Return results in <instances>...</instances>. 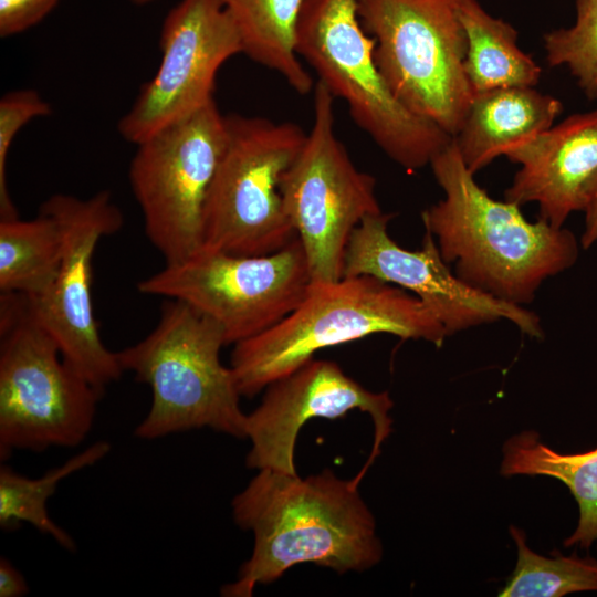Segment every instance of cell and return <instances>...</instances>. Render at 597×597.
Returning a JSON list of instances; mask_svg holds the SVG:
<instances>
[{
	"instance_id": "obj_16",
	"label": "cell",
	"mask_w": 597,
	"mask_h": 597,
	"mask_svg": "<svg viewBox=\"0 0 597 597\" xmlns=\"http://www.w3.org/2000/svg\"><path fill=\"white\" fill-rule=\"evenodd\" d=\"M521 165L504 198L535 202L540 218L562 228L585 211L597 189V109L576 113L505 155Z\"/></svg>"
},
{
	"instance_id": "obj_27",
	"label": "cell",
	"mask_w": 597,
	"mask_h": 597,
	"mask_svg": "<svg viewBox=\"0 0 597 597\" xmlns=\"http://www.w3.org/2000/svg\"><path fill=\"white\" fill-rule=\"evenodd\" d=\"M29 591L22 574L6 557L0 558V597H21Z\"/></svg>"
},
{
	"instance_id": "obj_10",
	"label": "cell",
	"mask_w": 597,
	"mask_h": 597,
	"mask_svg": "<svg viewBox=\"0 0 597 597\" xmlns=\"http://www.w3.org/2000/svg\"><path fill=\"white\" fill-rule=\"evenodd\" d=\"M313 124L280 181L283 207L305 251L312 283L344 276L347 245L364 218L380 213L376 180L352 161L335 133L334 100L314 85Z\"/></svg>"
},
{
	"instance_id": "obj_29",
	"label": "cell",
	"mask_w": 597,
	"mask_h": 597,
	"mask_svg": "<svg viewBox=\"0 0 597 597\" xmlns=\"http://www.w3.org/2000/svg\"><path fill=\"white\" fill-rule=\"evenodd\" d=\"M132 3L136 4V6H144V4H147L154 0H129Z\"/></svg>"
},
{
	"instance_id": "obj_19",
	"label": "cell",
	"mask_w": 597,
	"mask_h": 597,
	"mask_svg": "<svg viewBox=\"0 0 597 597\" xmlns=\"http://www.w3.org/2000/svg\"><path fill=\"white\" fill-rule=\"evenodd\" d=\"M241 40L242 53L276 72L298 94L314 88L296 52L297 21L305 0H222Z\"/></svg>"
},
{
	"instance_id": "obj_18",
	"label": "cell",
	"mask_w": 597,
	"mask_h": 597,
	"mask_svg": "<svg viewBox=\"0 0 597 597\" xmlns=\"http://www.w3.org/2000/svg\"><path fill=\"white\" fill-rule=\"evenodd\" d=\"M501 474L543 475L563 482L576 500L579 519L564 546L588 548L597 543V448L574 454L559 453L533 430L509 438L502 449Z\"/></svg>"
},
{
	"instance_id": "obj_21",
	"label": "cell",
	"mask_w": 597,
	"mask_h": 597,
	"mask_svg": "<svg viewBox=\"0 0 597 597\" xmlns=\"http://www.w3.org/2000/svg\"><path fill=\"white\" fill-rule=\"evenodd\" d=\"M62 253V227L50 212L0 220V293L41 295L52 284Z\"/></svg>"
},
{
	"instance_id": "obj_28",
	"label": "cell",
	"mask_w": 597,
	"mask_h": 597,
	"mask_svg": "<svg viewBox=\"0 0 597 597\" xmlns=\"http://www.w3.org/2000/svg\"><path fill=\"white\" fill-rule=\"evenodd\" d=\"M585 230L582 234V245L585 249L597 242V189L585 209Z\"/></svg>"
},
{
	"instance_id": "obj_25",
	"label": "cell",
	"mask_w": 597,
	"mask_h": 597,
	"mask_svg": "<svg viewBox=\"0 0 597 597\" xmlns=\"http://www.w3.org/2000/svg\"><path fill=\"white\" fill-rule=\"evenodd\" d=\"M50 113V104L33 90L13 91L0 100V220L19 217L7 180V160L13 139L28 122Z\"/></svg>"
},
{
	"instance_id": "obj_6",
	"label": "cell",
	"mask_w": 597,
	"mask_h": 597,
	"mask_svg": "<svg viewBox=\"0 0 597 597\" xmlns=\"http://www.w3.org/2000/svg\"><path fill=\"white\" fill-rule=\"evenodd\" d=\"M375 46L356 0H305L296 29L298 56L390 159L415 171L429 165L452 136L394 96L376 65Z\"/></svg>"
},
{
	"instance_id": "obj_3",
	"label": "cell",
	"mask_w": 597,
	"mask_h": 597,
	"mask_svg": "<svg viewBox=\"0 0 597 597\" xmlns=\"http://www.w3.org/2000/svg\"><path fill=\"white\" fill-rule=\"evenodd\" d=\"M441 347L444 326L413 294L370 275L311 283L298 306L265 332L234 344L230 368L241 396L253 397L314 354L374 334Z\"/></svg>"
},
{
	"instance_id": "obj_17",
	"label": "cell",
	"mask_w": 597,
	"mask_h": 597,
	"mask_svg": "<svg viewBox=\"0 0 597 597\" xmlns=\"http://www.w3.org/2000/svg\"><path fill=\"white\" fill-rule=\"evenodd\" d=\"M562 112L559 100L533 86L490 90L474 95L453 140L464 165L475 174L552 127Z\"/></svg>"
},
{
	"instance_id": "obj_26",
	"label": "cell",
	"mask_w": 597,
	"mask_h": 597,
	"mask_svg": "<svg viewBox=\"0 0 597 597\" xmlns=\"http://www.w3.org/2000/svg\"><path fill=\"white\" fill-rule=\"evenodd\" d=\"M60 0H0V35L21 33L46 17Z\"/></svg>"
},
{
	"instance_id": "obj_15",
	"label": "cell",
	"mask_w": 597,
	"mask_h": 597,
	"mask_svg": "<svg viewBox=\"0 0 597 597\" xmlns=\"http://www.w3.org/2000/svg\"><path fill=\"white\" fill-rule=\"evenodd\" d=\"M392 406L387 391L368 390L335 362L313 358L271 383L260 405L247 415L245 438L251 442L247 467L297 473L294 453L302 427L313 418L337 419L359 410L374 423L371 452L354 476L360 482L391 432Z\"/></svg>"
},
{
	"instance_id": "obj_22",
	"label": "cell",
	"mask_w": 597,
	"mask_h": 597,
	"mask_svg": "<svg viewBox=\"0 0 597 597\" xmlns=\"http://www.w3.org/2000/svg\"><path fill=\"white\" fill-rule=\"evenodd\" d=\"M109 451L111 444L107 441H96L36 479L19 474L8 465H1L0 525L7 528L27 522L39 532L50 535L63 548L74 551L76 546L73 538L50 517L48 501L61 481L97 463Z\"/></svg>"
},
{
	"instance_id": "obj_1",
	"label": "cell",
	"mask_w": 597,
	"mask_h": 597,
	"mask_svg": "<svg viewBox=\"0 0 597 597\" xmlns=\"http://www.w3.org/2000/svg\"><path fill=\"white\" fill-rule=\"evenodd\" d=\"M359 484L329 469L307 478L259 470L231 503L235 524L252 532L254 544L222 595L250 597L258 585L271 584L304 563L338 574L376 566L383 545Z\"/></svg>"
},
{
	"instance_id": "obj_11",
	"label": "cell",
	"mask_w": 597,
	"mask_h": 597,
	"mask_svg": "<svg viewBox=\"0 0 597 597\" xmlns=\"http://www.w3.org/2000/svg\"><path fill=\"white\" fill-rule=\"evenodd\" d=\"M227 140V118L213 100L136 145L129 182L166 264L202 245L203 211Z\"/></svg>"
},
{
	"instance_id": "obj_8",
	"label": "cell",
	"mask_w": 597,
	"mask_h": 597,
	"mask_svg": "<svg viewBox=\"0 0 597 597\" xmlns=\"http://www.w3.org/2000/svg\"><path fill=\"white\" fill-rule=\"evenodd\" d=\"M226 118L228 140L207 198L201 247L239 255L273 253L296 237L280 181L306 134L291 122Z\"/></svg>"
},
{
	"instance_id": "obj_5",
	"label": "cell",
	"mask_w": 597,
	"mask_h": 597,
	"mask_svg": "<svg viewBox=\"0 0 597 597\" xmlns=\"http://www.w3.org/2000/svg\"><path fill=\"white\" fill-rule=\"evenodd\" d=\"M103 392L67 363L28 296L0 295V459L76 447Z\"/></svg>"
},
{
	"instance_id": "obj_14",
	"label": "cell",
	"mask_w": 597,
	"mask_h": 597,
	"mask_svg": "<svg viewBox=\"0 0 597 597\" xmlns=\"http://www.w3.org/2000/svg\"><path fill=\"white\" fill-rule=\"evenodd\" d=\"M392 214L367 216L353 231L344 276L370 275L418 297L448 335L501 318L522 333L542 338L540 317L522 305L499 300L463 282L442 259L434 237L426 231L421 248H401L388 233Z\"/></svg>"
},
{
	"instance_id": "obj_7",
	"label": "cell",
	"mask_w": 597,
	"mask_h": 597,
	"mask_svg": "<svg viewBox=\"0 0 597 597\" xmlns=\"http://www.w3.org/2000/svg\"><path fill=\"white\" fill-rule=\"evenodd\" d=\"M376 41L375 62L394 96L450 136L474 98L464 71L467 35L458 0H356Z\"/></svg>"
},
{
	"instance_id": "obj_23",
	"label": "cell",
	"mask_w": 597,
	"mask_h": 597,
	"mask_svg": "<svg viewBox=\"0 0 597 597\" xmlns=\"http://www.w3.org/2000/svg\"><path fill=\"white\" fill-rule=\"evenodd\" d=\"M510 534L516 545L517 562L499 596L561 597L597 591L596 558L575 553L565 556L557 551L544 556L528 547L523 530L512 525Z\"/></svg>"
},
{
	"instance_id": "obj_9",
	"label": "cell",
	"mask_w": 597,
	"mask_h": 597,
	"mask_svg": "<svg viewBox=\"0 0 597 597\" xmlns=\"http://www.w3.org/2000/svg\"><path fill=\"white\" fill-rule=\"evenodd\" d=\"M311 283L305 251L295 237L264 255L201 247L139 281L137 290L193 306L221 326L227 345H234L285 318L303 301Z\"/></svg>"
},
{
	"instance_id": "obj_20",
	"label": "cell",
	"mask_w": 597,
	"mask_h": 597,
	"mask_svg": "<svg viewBox=\"0 0 597 597\" xmlns=\"http://www.w3.org/2000/svg\"><path fill=\"white\" fill-rule=\"evenodd\" d=\"M457 11L467 35L464 71L474 95L538 83L542 69L517 46L514 27L492 17L479 0H458Z\"/></svg>"
},
{
	"instance_id": "obj_2",
	"label": "cell",
	"mask_w": 597,
	"mask_h": 597,
	"mask_svg": "<svg viewBox=\"0 0 597 597\" xmlns=\"http://www.w3.org/2000/svg\"><path fill=\"white\" fill-rule=\"evenodd\" d=\"M429 165L444 198L422 211V223L463 282L523 305L546 279L575 264V235L542 219L530 222L519 205L490 197L464 165L453 137Z\"/></svg>"
},
{
	"instance_id": "obj_13",
	"label": "cell",
	"mask_w": 597,
	"mask_h": 597,
	"mask_svg": "<svg viewBox=\"0 0 597 597\" xmlns=\"http://www.w3.org/2000/svg\"><path fill=\"white\" fill-rule=\"evenodd\" d=\"M160 49L156 74L118 122L121 136L135 145L213 101L219 69L242 53L222 0L179 1L163 22Z\"/></svg>"
},
{
	"instance_id": "obj_24",
	"label": "cell",
	"mask_w": 597,
	"mask_h": 597,
	"mask_svg": "<svg viewBox=\"0 0 597 597\" xmlns=\"http://www.w3.org/2000/svg\"><path fill=\"white\" fill-rule=\"evenodd\" d=\"M576 21L543 36L546 62L565 65L589 101L597 102V0H575Z\"/></svg>"
},
{
	"instance_id": "obj_4",
	"label": "cell",
	"mask_w": 597,
	"mask_h": 597,
	"mask_svg": "<svg viewBox=\"0 0 597 597\" xmlns=\"http://www.w3.org/2000/svg\"><path fill=\"white\" fill-rule=\"evenodd\" d=\"M226 345L217 322L182 301L166 298L156 327L116 352L122 369L151 390L137 438L153 440L200 428L245 438L241 395L230 366L220 359Z\"/></svg>"
},
{
	"instance_id": "obj_12",
	"label": "cell",
	"mask_w": 597,
	"mask_h": 597,
	"mask_svg": "<svg viewBox=\"0 0 597 597\" xmlns=\"http://www.w3.org/2000/svg\"><path fill=\"white\" fill-rule=\"evenodd\" d=\"M41 209L59 220L63 253L52 284L41 295L28 296L30 305L64 359L103 392L124 370L100 335L92 296L93 256L98 242L122 228V212L109 191L87 199L56 193Z\"/></svg>"
}]
</instances>
